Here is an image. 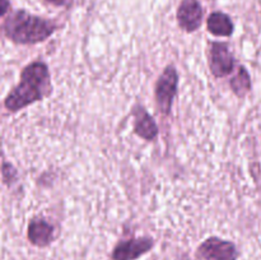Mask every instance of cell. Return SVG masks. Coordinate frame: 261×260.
Returning <instances> with one entry per match:
<instances>
[{
  "mask_svg": "<svg viewBox=\"0 0 261 260\" xmlns=\"http://www.w3.org/2000/svg\"><path fill=\"white\" fill-rule=\"evenodd\" d=\"M48 86L47 66L43 63H32L23 70L19 86L15 87L5 99L10 111H17L41 99Z\"/></svg>",
  "mask_w": 261,
  "mask_h": 260,
  "instance_id": "1",
  "label": "cell"
},
{
  "mask_svg": "<svg viewBox=\"0 0 261 260\" xmlns=\"http://www.w3.org/2000/svg\"><path fill=\"white\" fill-rule=\"evenodd\" d=\"M4 33L18 43H36L46 40L55 30L51 22L31 15L25 12H15L4 23Z\"/></svg>",
  "mask_w": 261,
  "mask_h": 260,
  "instance_id": "2",
  "label": "cell"
},
{
  "mask_svg": "<svg viewBox=\"0 0 261 260\" xmlns=\"http://www.w3.org/2000/svg\"><path fill=\"white\" fill-rule=\"evenodd\" d=\"M178 76L172 66H168L165 73L158 79L157 87H155V97H157L158 106L163 114H168L172 106L173 97L177 89Z\"/></svg>",
  "mask_w": 261,
  "mask_h": 260,
  "instance_id": "3",
  "label": "cell"
},
{
  "mask_svg": "<svg viewBox=\"0 0 261 260\" xmlns=\"http://www.w3.org/2000/svg\"><path fill=\"white\" fill-rule=\"evenodd\" d=\"M199 255L205 260H237L239 252L232 242L211 237L200 245Z\"/></svg>",
  "mask_w": 261,
  "mask_h": 260,
  "instance_id": "4",
  "label": "cell"
},
{
  "mask_svg": "<svg viewBox=\"0 0 261 260\" xmlns=\"http://www.w3.org/2000/svg\"><path fill=\"white\" fill-rule=\"evenodd\" d=\"M153 247V240L143 237V239H133L124 241L115 247L112 252L114 260H135L149 251Z\"/></svg>",
  "mask_w": 261,
  "mask_h": 260,
  "instance_id": "5",
  "label": "cell"
},
{
  "mask_svg": "<svg viewBox=\"0 0 261 260\" xmlns=\"http://www.w3.org/2000/svg\"><path fill=\"white\" fill-rule=\"evenodd\" d=\"M177 19L184 30H198L203 20V9L198 0H184L178 8Z\"/></svg>",
  "mask_w": 261,
  "mask_h": 260,
  "instance_id": "6",
  "label": "cell"
},
{
  "mask_svg": "<svg viewBox=\"0 0 261 260\" xmlns=\"http://www.w3.org/2000/svg\"><path fill=\"white\" fill-rule=\"evenodd\" d=\"M233 56L224 43H213L211 51V68L216 76H226L233 70Z\"/></svg>",
  "mask_w": 261,
  "mask_h": 260,
  "instance_id": "7",
  "label": "cell"
},
{
  "mask_svg": "<svg viewBox=\"0 0 261 260\" xmlns=\"http://www.w3.org/2000/svg\"><path fill=\"white\" fill-rule=\"evenodd\" d=\"M54 237V228L43 219H35L28 226V239L36 246H47Z\"/></svg>",
  "mask_w": 261,
  "mask_h": 260,
  "instance_id": "8",
  "label": "cell"
},
{
  "mask_svg": "<svg viewBox=\"0 0 261 260\" xmlns=\"http://www.w3.org/2000/svg\"><path fill=\"white\" fill-rule=\"evenodd\" d=\"M135 132L144 139H153L157 135L158 129L154 120L143 109H138L135 112Z\"/></svg>",
  "mask_w": 261,
  "mask_h": 260,
  "instance_id": "9",
  "label": "cell"
},
{
  "mask_svg": "<svg viewBox=\"0 0 261 260\" xmlns=\"http://www.w3.org/2000/svg\"><path fill=\"white\" fill-rule=\"evenodd\" d=\"M208 30L216 36H231L233 32V23L228 15L217 12L208 18Z\"/></svg>",
  "mask_w": 261,
  "mask_h": 260,
  "instance_id": "10",
  "label": "cell"
},
{
  "mask_svg": "<svg viewBox=\"0 0 261 260\" xmlns=\"http://www.w3.org/2000/svg\"><path fill=\"white\" fill-rule=\"evenodd\" d=\"M231 86L233 88L234 93L239 96H244L247 91L250 89V76L247 71L244 68L240 69L239 74L232 79Z\"/></svg>",
  "mask_w": 261,
  "mask_h": 260,
  "instance_id": "11",
  "label": "cell"
},
{
  "mask_svg": "<svg viewBox=\"0 0 261 260\" xmlns=\"http://www.w3.org/2000/svg\"><path fill=\"white\" fill-rule=\"evenodd\" d=\"M8 8H9V2L8 0H0V17L7 13Z\"/></svg>",
  "mask_w": 261,
  "mask_h": 260,
  "instance_id": "12",
  "label": "cell"
},
{
  "mask_svg": "<svg viewBox=\"0 0 261 260\" xmlns=\"http://www.w3.org/2000/svg\"><path fill=\"white\" fill-rule=\"evenodd\" d=\"M47 2L53 3V4H56V5H60V4H64L65 0H47Z\"/></svg>",
  "mask_w": 261,
  "mask_h": 260,
  "instance_id": "13",
  "label": "cell"
}]
</instances>
